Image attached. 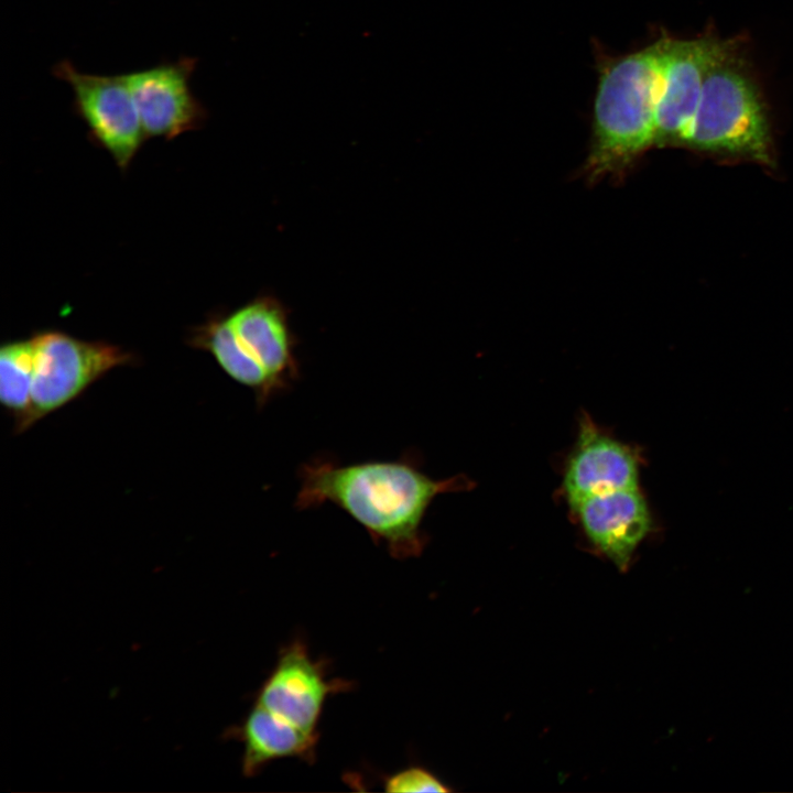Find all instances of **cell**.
I'll return each instance as SVG.
<instances>
[{"label": "cell", "instance_id": "obj_10", "mask_svg": "<svg viewBox=\"0 0 793 793\" xmlns=\"http://www.w3.org/2000/svg\"><path fill=\"white\" fill-rule=\"evenodd\" d=\"M638 475L636 450L600 431L584 415L564 470L563 489L572 509L593 496L638 488Z\"/></svg>", "mask_w": 793, "mask_h": 793}, {"label": "cell", "instance_id": "obj_9", "mask_svg": "<svg viewBox=\"0 0 793 793\" xmlns=\"http://www.w3.org/2000/svg\"><path fill=\"white\" fill-rule=\"evenodd\" d=\"M717 41L711 35L693 40L660 39L661 88L655 112V144L685 143Z\"/></svg>", "mask_w": 793, "mask_h": 793}, {"label": "cell", "instance_id": "obj_1", "mask_svg": "<svg viewBox=\"0 0 793 793\" xmlns=\"http://www.w3.org/2000/svg\"><path fill=\"white\" fill-rule=\"evenodd\" d=\"M298 478L294 502L298 510L333 503L398 560L423 552L427 537L422 523L435 497L466 490L471 485L463 476L431 478L422 470L417 457L409 453L397 460L346 465L317 457L301 465Z\"/></svg>", "mask_w": 793, "mask_h": 793}, {"label": "cell", "instance_id": "obj_8", "mask_svg": "<svg viewBox=\"0 0 793 793\" xmlns=\"http://www.w3.org/2000/svg\"><path fill=\"white\" fill-rule=\"evenodd\" d=\"M197 63L181 56L124 74L146 138L172 140L206 121L208 111L191 88Z\"/></svg>", "mask_w": 793, "mask_h": 793}, {"label": "cell", "instance_id": "obj_11", "mask_svg": "<svg viewBox=\"0 0 793 793\" xmlns=\"http://www.w3.org/2000/svg\"><path fill=\"white\" fill-rule=\"evenodd\" d=\"M573 510L590 542L622 571L651 529L650 511L638 488L589 497Z\"/></svg>", "mask_w": 793, "mask_h": 793}, {"label": "cell", "instance_id": "obj_7", "mask_svg": "<svg viewBox=\"0 0 793 793\" xmlns=\"http://www.w3.org/2000/svg\"><path fill=\"white\" fill-rule=\"evenodd\" d=\"M352 683L327 677V662L312 658L301 639L284 645L256 696V704L274 716L318 735L324 705L330 695L349 691Z\"/></svg>", "mask_w": 793, "mask_h": 793}, {"label": "cell", "instance_id": "obj_6", "mask_svg": "<svg viewBox=\"0 0 793 793\" xmlns=\"http://www.w3.org/2000/svg\"><path fill=\"white\" fill-rule=\"evenodd\" d=\"M53 75L73 90V111L87 126L90 140L126 170L148 139L126 75L83 73L68 61L56 63Z\"/></svg>", "mask_w": 793, "mask_h": 793}, {"label": "cell", "instance_id": "obj_5", "mask_svg": "<svg viewBox=\"0 0 793 793\" xmlns=\"http://www.w3.org/2000/svg\"><path fill=\"white\" fill-rule=\"evenodd\" d=\"M35 361L31 405L23 430L77 398L91 383L133 356L120 347L85 341L62 332L33 336Z\"/></svg>", "mask_w": 793, "mask_h": 793}, {"label": "cell", "instance_id": "obj_13", "mask_svg": "<svg viewBox=\"0 0 793 793\" xmlns=\"http://www.w3.org/2000/svg\"><path fill=\"white\" fill-rule=\"evenodd\" d=\"M34 361L33 338L8 343L0 349V401L15 417L18 432H22L30 411Z\"/></svg>", "mask_w": 793, "mask_h": 793}, {"label": "cell", "instance_id": "obj_3", "mask_svg": "<svg viewBox=\"0 0 793 793\" xmlns=\"http://www.w3.org/2000/svg\"><path fill=\"white\" fill-rule=\"evenodd\" d=\"M684 144L762 163L771 161L765 105L740 43L735 40L718 39L715 45Z\"/></svg>", "mask_w": 793, "mask_h": 793}, {"label": "cell", "instance_id": "obj_12", "mask_svg": "<svg viewBox=\"0 0 793 793\" xmlns=\"http://www.w3.org/2000/svg\"><path fill=\"white\" fill-rule=\"evenodd\" d=\"M243 746L241 771L247 778L257 775L272 761L297 758L314 762L319 735L308 734L253 704L245 719L226 731Z\"/></svg>", "mask_w": 793, "mask_h": 793}, {"label": "cell", "instance_id": "obj_14", "mask_svg": "<svg viewBox=\"0 0 793 793\" xmlns=\"http://www.w3.org/2000/svg\"><path fill=\"white\" fill-rule=\"evenodd\" d=\"M383 790L389 793L450 791L435 774L419 765L404 768L384 778Z\"/></svg>", "mask_w": 793, "mask_h": 793}, {"label": "cell", "instance_id": "obj_4", "mask_svg": "<svg viewBox=\"0 0 793 793\" xmlns=\"http://www.w3.org/2000/svg\"><path fill=\"white\" fill-rule=\"evenodd\" d=\"M227 321L238 351L232 380L249 388L262 408L300 378L297 340L289 311L278 298L262 295L232 312Z\"/></svg>", "mask_w": 793, "mask_h": 793}, {"label": "cell", "instance_id": "obj_2", "mask_svg": "<svg viewBox=\"0 0 793 793\" xmlns=\"http://www.w3.org/2000/svg\"><path fill=\"white\" fill-rule=\"evenodd\" d=\"M660 88V40L641 51L601 61L591 145L584 165L588 181L624 174L655 144Z\"/></svg>", "mask_w": 793, "mask_h": 793}]
</instances>
